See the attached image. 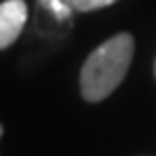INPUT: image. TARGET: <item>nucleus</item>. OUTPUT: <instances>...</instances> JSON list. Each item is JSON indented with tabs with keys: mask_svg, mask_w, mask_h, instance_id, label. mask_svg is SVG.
Masks as SVG:
<instances>
[{
	"mask_svg": "<svg viewBox=\"0 0 156 156\" xmlns=\"http://www.w3.org/2000/svg\"><path fill=\"white\" fill-rule=\"evenodd\" d=\"M113 2H117V0H72L69 5L74 11H95V9H104Z\"/></svg>",
	"mask_w": 156,
	"mask_h": 156,
	"instance_id": "obj_3",
	"label": "nucleus"
},
{
	"mask_svg": "<svg viewBox=\"0 0 156 156\" xmlns=\"http://www.w3.org/2000/svg\"><path fill=\"white\" fill-rule=\"evenodd\" d=\"M0 136H2V124H0Z\"/></svg>",
	"mask_w": 156,
	"mask_h": 156,
	"instance_id": "obj_6",
	"label": "nucleus"
},
{
	"mask_svg": "<svg viewBox=\"0 0 156 156\" xmlns=\"http://www.w3.org/2000/svg\"><path fill=\"white\" fill-rule=\"evenodd\" d=\"M69 2H72V0H44V5H48L56 13V17H67L74 11Z\"/></svg>",
	"mask_w": 156,
	"mask_h": 156,
	"instance_id": "obj_4",
	"label": "nucleus"
},
{
	"mask_svg": "<svg viewBox=\"0 0 156 156\" xmlns=\"http://www.w3.org/2000/svg\"><path fill=\"white\" fill-rule=\"evenodd\" d=\"M154 76H156V58H154Z\"/></svg>",
	"mask_w": 156,
	"mask_h": 156,
	"instance_id": "obj_5",
	"label": "nucleus"
},
{
	"mask_svg": "<svg viewBox=\"0 0 156 156\" xmlns=\"http://www.w3.org/2000/svg\"><path fill=\"white\" fill-rule=\"evenodd\" d=\"M134 54V37L119 33L100 44L80 69V93L87 102L108 98L126 78Z\"/></svg>",
	"mask_w": 156,
	"mask_h": 156,
	"instance_id": "obj_1",
	"label": "nucleus"
},
{
	"mask_svg": "<svg viewBox=\"0 0 156 156\" xmlns=\"http://www.w3.org/2000/svg\"><path fill=\"white\" fill-rule=\"evenodd\" d=\"M28 20V7L24 0H5L0 2V50L15 44Z\"/></svg>",
	"mask_w": 156,
	"mask_h": 156,
	"instance_id": "obj_2",
	"label": "nucleus"
}]
</instances>
